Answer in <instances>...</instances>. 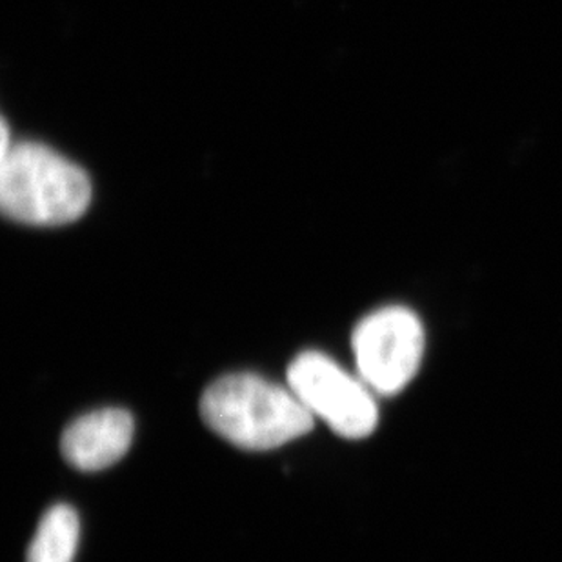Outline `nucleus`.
<instances>
[{
    "mask_svg": "<svg viewBox=\"0 0 562 562\" xmlns=\"http://www.w3.org/2000/svg\"><path fill=\"white\" fill-rule=\"evenodd\" d=\"M201 417L210 430L243 450L265 451L306 436L315 417L290 386L255 373H232L206 387Z\"/></svg>",
    "mask_w": 562,
    "mask_h": 562,
    "instance_id": "1",
    "label": "nucleus"
},
{
    "mask_svg": "<svg viewBox=\"0 0 562 562\" xmlns=\"http://www.w3.org/2000/svg\"><path fill=\"white\" fill-rule=\"evenodd\" d=\"M85 170L37 143L11 146L0 157V206L5 217L30 226H64L90 206Z\"/></svg>",
    "mask_w": 562,
    "mask_h": 562,
    "instance_id": "2",
    "label": "nucleus"
},
{
    "mask_svg": "<svg viewBox=\"0 0 562 562\" xmlns=\"http://www.w3.org/2000/svg\"><path fill=\"white\" fill-rule=\"evenodd\" d=\"M288 386L315 419L346 439L372 436L379 423L375 393L331 357L304 351L288 368Z\"/></svg>",
    "mask_w": 562,
    "mask_h": 562,
    "instance_id": "3",
    "label": "nucleus"
},
{
    "mask_svg": "<svg viewBox=\"0 0 562 562\" xmlns=\"http://www.w3.org/2000/svg\"><path fill=\"white\" fill-rule=\"evenodd\" d=\"M351 346L357 375L375 395L392 397L419 372L425 357V328L412 310L386 306L357 324Z\"/></svg>",
    "mask_w": 562,
    "mask_h": 562,
    "instance_id": "4",
    "label": "nucleus"
},
{
    "mask_svg": "<svg viewBox=\"0 0 562 562\" xmlns=\"http://www.w3.org/2000/svg\"><path fill=\"white\" fill-rule=\"evenodd\" d=\"M133 430V417L126 409H97L64 430L60 450L69 467L80 472H99L126 456Z\"/></svg>",
    "mask_w": 562,
    "mask_h": 562,
    "instance_id": "5",
    "label": "nucleus"
},
{
    "mask_svg": "<svg viewBox=\"0 0 562 562\" xmlns=\"http://www.w3.org/2000/svg\"><path fill=\"white\" fill-rule=\"evenodd\" d=\"M79 537L77 512L68 504H55L38 522L26 562H74Z\"/></svg>",
    "mask_w": 562,
    "mask_h": 562,
    "instance_id": "6",
    "label": "nucleus"
}]
</instances>
